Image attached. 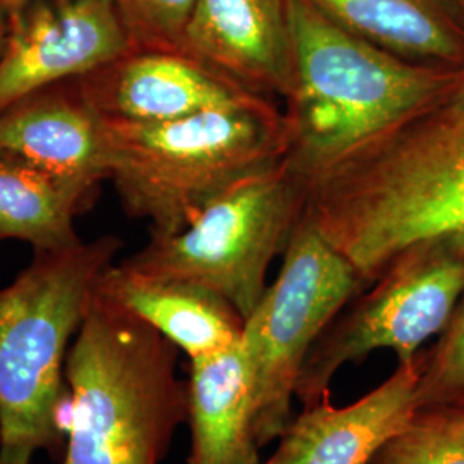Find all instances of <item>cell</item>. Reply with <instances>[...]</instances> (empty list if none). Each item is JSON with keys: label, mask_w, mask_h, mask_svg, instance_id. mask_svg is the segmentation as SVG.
<instances>
[{"label": "cell", "mask_w": 464, "mask_h": 464, "mask_svg": "<svg viewBox=\"0 0 464 464\" xmlns=\"http://www.w3.org/2000/svg\"><path fill=\"white\" fill-rule=\"evenodd\" d=\"M372 464H464V399L416 408Z\"/></svg>", "instance_id": "18"}, {"label": "cell", "mask_w": 464, "mask_h": 464, "mask_svg": "<svg viewBox=\"0 0 464 464\" xmlns=\"http://www.w3.org/2000/svg\"><path fill=\"white\" fill-rule=\"evenodd\" d=\"M349 34L406 61L464 66V26L446 0H308Z\"/></svg>", "instance_id": "16"}, {"label": "cell", "mask_w": 464, "mask_h": 464, "mask_svg": "<svg viewBox=\"0 0 464 464\" xmlns=\"http://www.w3.org/2000/svg\"><path fill=\"white\" fill-rule=\"evenodd\" d=\"M5 34H7V23L0 17V52L4 47V42H5Z\"/></svg>", "instance_id": "24"}, {"label": "cell", "mask_w": 464, "mask_h": 464, "mask_svg": "<svg viewBox=\"0 0 464 464\" xmlns=\"http://www.w3.org/2000/svg\"><path fill=\"white\" fill-rule=\"evenodd\" d=\"M282 256L277 279L245 320L241 337L260 448L277 440L295 418L299 372L316 339L370 285L304 214Z\"/></svg>", "instance_id": "8"}, {"label": "cell", "mask_w": 464, "mask_h": 464, "mask_svg": "<svg viewBox=\"0 0 464 464\" xmlns=\"http://www.w3.org/2000/svg\"><path fill=\"white\" fill-rule=\"evenodd\" d=\"M34 0H0V17L9 23L19 16Z\"/></svg>", "instance_id": "22"}, {"label": "cell", "mask_w": 464, "mask_h": 464, "mask_svg": "<svg viewBox=\"0 0 464 464\" xmlns=\"http://www.w3.org/2000/svg\"><path fill=\"white\" fill-rule=\"evenodd\" d=\"M78 83L100 117L143 124L262 99L181 50H131Z\"/></svg>", "instance_id": "10"}, {"label": "cell", "mask_w": 464, "mask_h": 464, "mask_svg": "<svg viewBox=\"0 0 464 464\" xmlns=\"http://www.w3.org/2000/svg\"><path fill=\"white\" fill-rule=\"evenodd\" d=\"M99 291L149 324L189 360L231 348L245 320L229 301L195 284L150 277L121 264L105 270Z\"/></svg>", "instance_id": "14"}, {"label": "cell", "mask_w": 464, "mask_h": 464, "mask_svg": "<svg viewBox=\"0 0 464 464\" xmlns=\"http://www.w3.org/2000/svg\"><path fill=\"white\" fill-rule=\"evenodd\" d=\"M103 138L121 205L155 236L181 231L210 201L287 151L284 111L266 97L170 122L103 119Z\"/></svg>", "instance_id": "5"}, {"label": "cell", "mask_w": 464, "mask_h": 464, "mask_svg": "<svg viewBox=\"0 0 464 464\" xmlns=\"http://www.w3.org/2000/svg\"><path fill=\"white\" fill-rule=\"evenodd\" d=\"M444 111L454 112V114H463L464 112V66L459 69L458 74V82L450 93L448 102L444 105H440Z\"/></svg>", "instance_id": "21"}, {"label": "cell", "mask_w": 464, "mask_h": 464, "mask_svg": "<svg viewBox=\"0 0 464 464\" xmlns=\"http://www.w3.org/2000/svg\"><path fill=\"white\" fill-rule=\"evenodd\" d=\"M420 356L416 408L464 399V293L446 329Z\"/></svg>", "instance_id": "19"}, {"label": "cell", "mask_w": 464, "mask_h": 464, "mask_svg": "<svg viewBox=\"0 0 464 464\" xmlns=\"http://www.w3.org/2000/svg\"><path fill=\"white\" fill-rule=\"evenodd\" d=\"M134 50L114 0H34L7 23L0 112L38 90L83 78Z\"/></svg>", "instance_id": "9"}, {"label": "cell", "mask_w": 464, "mask_h": 464, "mask_svg": "<svg viewBox=\"0 0 464 464\" xmlns=\"http://www.w3.org/2000/svg\"><path fill=\"white\" fill-rule=\"evenodd\" d=\"M285 166L310 188L372 143L448 102L459 69L418 64L289 0Z\"/></svg>", "instance_id": "1"}, {"label": "cell", "mask_w": 464, "mask_h": 464, "mask_svg": "<svg viewBox=\"0 0 464 464\" xmlns=\"http://www.w3.org/2000/svg\"><path fill=\"white\" fill-rule=\"evenodd\" d=\"M420 373L421 356L413 365H398L387 381L351 404L335 406L325 398L303 408L262 464H372L413 415Z\"/></svg>", "instance_id": "13"}, {"label": "cell", "mask_w": 464, "mask_h": 464, "mask_svg": "<svg viewBox=\"0 0 464 464\" xmlns=\"http://www.w3.org/2000/svg\"><path fill=\"white\" fill-rule=\"evenodd\" d=\"M186 464H262L253 429L251 372L241 341L189 360Z\"/></svg>", "instance_id": "15"}, {"label": "cell", "mask_w": 464, "mask_h": 464, "mask_svg": "<svg viewBox=\"0 0 464 464\" xmlns=\"http://www.w3.org/2000/svg\"><path fill=\"white\" fill-rule=\"evenodd\" d=\"M181 52L255 95L284 99L291 83L289 0H197Z\"/></svg>", "instance_id": "12"}, {"label": "cell", "mask_w": 464, "mask_h": 464, "mask_svg": "<svg viewBox=\"0 0 464 464\" xmlns=\"http://www.w3.org/2000/svg\"><path fill=\"white\" fill-rule=\"evenodd\" d=\"M0 151L36 167L93 199L109 181L103 119L78 80L53 84L0 112Z\"/></svg>", "instance_id": "11"}, {"label": "cell", "mask_w": 464, "mask_h": 464, "mask_svg": "<svg viewBox=\"0 0 464 464\" xmlns=\"http://www.w3.org/2000/svg\"><path fill=\"white\" fill-rule=\"evenodd\" d=\"M308 189L284 159L210 201L181 231L150 234L121 266L189 282L229 301L246 320L266 291V274L306 208Z\"/></svg>", "instance_id": "6"}, {"label": "cell", "mask_w": 464, "mask_h": 464, "mask_svg": "<svg viewBox=\"0 0 464 464\" xmlns=\"http://www.w3.org/2000/svg\"><path fill=\"white\" fill-rule=\"evenodd\" d=\"M306 217L368 284L402 249L464 231V112L418 117L312 186Z\"/></svg>", "instance_id": "2"}, {"label": "cell", "mask_w": 464, "mask_h": 464, "mask_svg": "<svg viewBox=\"0 0 464 464\" xmlns=\"http://www.w3.org/2000/svg\"><path fill=\"white\" fill-rule=\"evenodd\" d=\"M450 11L459 19V23L464 26V0H446Z\"/></svg>", "instance_id": "23"}, {"label": "cell", "mask_w": 464, "mask_h": 464, "mask_svg": "<svg viewBox=\"0 0 464 464\" xmlns=\"http://www.w3.org/2000/svg\"><path fill=\"white\" fill-rule=\"evenodd\" d=\"M178 360L170 341L97 287L67 351L64 464H162L188 420Z\"/></svg>", "instance_id": "3"}, {"label": "cell", "mask_w": 464, "mask_h": 464, "mask_svg": "<svg viewBox=\"0 0 464 464\" xmlns=\"http://www.w3.org/2000/svg\"><path fill=\"white\" fill-rule=\"evenodd\" d=\"M463 293L464 231L402 249L316 339L295 398L303 408L329 398L337 372L377 349H391L399 366L413 365L421 348L446 329Z\"/></svg>", "instance_id": "7"}, {"label": "cell", "mask_w": 464, "mask_h": 464, "mask_svg": "<svg viewBox=\"0 0 464 464\" xmlns=\"http://www.w3.org/2000/svg\"><path fill=\"white\" fill-rule=\"evenodd\" d=\"M197 0H114L134 50H181Z\"/></svg>", "instance_id": "20"}, {"label": "cell", "mask_w": 464, "mask_h": 464, "mask_svg": "<svg viewBox=\"0 0 464 464\" xmlns=\"http://www.w3.org/2000/svg\"><path fill=\"white\" fill-rule=\"evenodd\" d=\"M122 241L105 234L34 253L0 287V464H34L64 446L66 360Z\"/></svg>", "instance_id": "4"}, {"label": "cell", "mask_w": 464, "mask_h": 464, "mask_svg": "<svg viewBox=\"0 0 464 464\" xmlns=\"http://www.w3.org/2000/svg\"><path fill=\"white\" fill-rule=\"evenodd\" d=\"M92 201L80 189L0 151V243H28L34 253L82 241L74 218Z\"/></svg>", "instance_id": "17"}]
</instances>
